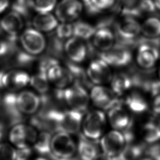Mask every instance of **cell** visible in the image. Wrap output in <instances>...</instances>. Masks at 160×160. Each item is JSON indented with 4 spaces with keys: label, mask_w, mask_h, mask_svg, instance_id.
Returning <instances> with one entry per match:
<instances>
[{
    "label": "cell",
    "mask_w": 160,
    "mask_h": 160,
    "mask_svg": "<svg viewBox=\"0 0 160 160\" xmlns=\"http://www.w3.org/2000/svg\"><path fill=\"white\" fill-rule=\"evenodd\" d=\"M16 97L15 94L9 92L0 100V128L2 130L13 127L23 120V113L18 108Z\"/></svg>",
    "instance_id": "6da1fadb"
},
{
    "label": "cell",
    "mask_w": 160,
    "mask_h": 160,
    "mask_svg": "<svg viewBox=\"0 0 160 160\" xmlns=\"http://www.w3.org/2000/svg\"><path fill=\"white\" fill-rule=\"evenodd\" d=\"M160 43L159 38L141 40L136 56V61L141 67L148 69L154 67L160 56L157 48Z\"/></svg>",
    "instance_id": "7a4b0ae2"
},
{
    "label": "cell",
    "mask_w": 160,
    "mask_h": 160,
    "mask_svg": "<svg viewBox=\"0 0 160 160\" xmlns=\"http://www.w3.org/2000/svg\"><path fill=\"white\" fill-rule=\"evenodd\" d=\"M76 146L69 134L56 132L51 140V152L53 158L69 159L75 155Z\"/></svg>",
    "instance_id": "3957f363"
},
{
    "label": "cell",
    "mask_w": 160,
    "mask_h": 160,
    "mask_svg": "<svg viewBox=\"0 0 160 160\" xmlns=\"http://www.w3.org/2000/svg\"><path fill=\"white\" fill-rule=\"evenodd\" d=\"M127 144L123 133L117 130L105 134L100 142L104 156L109 159H115Z\"/></svg>",
    "instance_id": "277c9868"
},
{
    "label": "cell",
    "mask_w": 160,
    "mask_h": 160,
    "mask_svg": "<svg viewBox=\"0 0 160 160\" xmlns=\"http://www.w3.org/2000/svg\"><path fill=\"white\" fill-rule=\"evenodd\" d=\"M64 102L72 109L84 112L88 108L89 97L84 87L75 82L73 86L63 90Z\"/></svg>",
    "instance_id": "5b68a950"
},
{
    "label": "cell",
    "mask_w": 160,
    "mask_h": 160,
    "mask_svg": "<svg viewBox=\"0 0 160 160\" xmlns=\"http://www.w3.org/2000/svg\"><path fill=\"white\" fill-rule=\"evenodd\" d=\"M106 126V117L100 110L89 112L82 123L83 134L91 140H96L101 137Z\"/></svg>",
    "instance_id": "8992f818"
},
{
    "label": "cell",
    "mask_w": 160,
    "mask_h": 160,
    "mask_svg": "<svg viewBox=\"0 0 160 160\" xmlns=\"http://www.w3.org/2000/svg\"><path fill=\"white\" fill-rule=\"evenodd\" d=\"M115 30L122 42L120 44L130 46L141 33V25L135 17L124 16L115 25Z\"/></svg>",
    "instance_id": "52a82bcc"
},
{
    "label": "cell",
    "mask_w": 160,
    "mask_h": 160,
    "mask_svg": "<svg viewBox=\"0 0 160 160\" xmlns=\"http://www.w3.org/2000/svg\"><path fill=\"white\" fill-rule=\"evenodd\" d=\"M37 136L34 127L20 123L12 127L9 138L18 149H21L34 145Z\"/></svg>",
    "instance_id": "ba28073f"
},
{
    "label": "cell",
    "mask_w": 160,
    "mask_h": 160,
    "mask_svg": "<svg viewBox=\"0 0 160 160\" xmlns=\"http://www.w3.org/2000/svg\"><path fill=\"white\" fill-rule=\"evenodd\" d=\"M20 43L24 50L33 56L41 54L46 47L45 38L36 28L24 31L20 36Z\"/></svg>",
    "instance_id": "9c48e42d"
},
{
    "label": "cell",
    "mask_w": 160,
    "mask_h": 160,
    "mask_svg": "<svg viewBox=\"0 0 160 160\" xmlns=\"http://www.w3.org/2000/svg\"><path fill=\"white\" fill-rule=\"evenodd\" d=\"M100 58L109 65L114 67H125L130 64L132 60V54L127 47L118 44L113 48L99 54Z\"/></svg>",
    "instance_id": "30bf717a"
},
{
    "label": "cell",
    "mask_w": 160,
    "mask_h": 160,
    "mask_svg": "<svg viewBox=\"0 0 160 160\" xmlns=\"http://www.w3.org/2000/svg\"><path fill=\"white\" fill-rule=\"evenodd\" d=\"M82 112L71 109L61 111L58 118V132H64L69 134H76L82 125Z\"/></svg>",
    "instance_id": "8fae6325"
},
{
    "label": "cell",
    "mask_w": 160,
    "mask_h": 160,
    "mask_svg": "<svg viewBox=\"0 0 160 160\" xmlns=\"http://www.w3.org/2000/svg\"><path fill=\"white\" fill-rule=\"evenodd\" d=\"M83 7L80 0H61L56 6V18L61 22H71L80 17Z\"/></svg>",
    "instance_id": "7c38bea8"
},
{
    "label": "cell",
    "mask_w": 160,
    "mask_h": 160,
    "mask_svg": "<svg viewBox=\"0 0 160 160\" xmlns=\"http://www.w3.org/2000/svg\"><path fill=\"white\" fill-rule=\"evenodd\" d=\"M116 95L112 90L100 85L93 87L91 90V98L94 104L105 110L121 105Z\"/></svg>",
    "instance_id": "4fadbf2b"
},
{
    "label": "cell",
    "mask_w": 160,
    "mask_h": 160,
    "mask_svg": "<svg viewBox=\"0 0 160 160\" xmlns=\"http://www.w3.org/2000/svg\"><path fill=\"white\" fill-rule=\"evenodd\" d=\"M30 76L27 72L18 69L2 72V82L4 89L10 91L24 88L30 82Z\"/></svg>",
    "instance_id": "5bb4252c"
},
{
    "label": "cell",
    "mask_w": 160,
    "mask_h": 160,
    "mask_svg": "<svg viewBox=\"0 0 160 160\" xmlns=\"http://www.w3.org/2000/svg\"><path fill=\"white\" fill-rule=\"evenodd\" d=\"M87 73L89 80L97 85L109 82L113 77L109 65L101 58L91 62Z\"/></svg>",
    "instance_id": "9a60e30c"
},
{
    "label": "cell",
    "mask_w": 160,
    "mask_h": 160,
    "mask_svg": "<svg viewBox=\"0 0 160 160\" xmlns=\"http://www.w3.org/2000/svg\"><path fill=\"white\" fill-rule=\"evenodd\" d=\"M1 58L2 65L8 69L26 67L31 64L35 60L33 55L24 50L22 51L18 49L14 46Z\"/></svg>",
    "instance_id": "2e32d148"
},
{
    "label": "cell",
    "mask_w": 160,
    "mask_h": 160,
    "mask_svg": "<svg viewBox=\"0 0 160 160\" xmlns=\"http://www.w3.org/2000/svg\"><path fill=\"white\" fill-rule=\"evenodd\" d=\"M64 52L72 62L78 63L86 58L88 48L84 40L74 36L69 38L65 43Z\"/></svg>",
    "instance_id": "e0dca14e"
},
{
    "label": "cell",
    "mask_w": 160,
    "mask_h": 160,
    "mask_svg": "<svg viewBox=\"0 0 160 160\" xmlns=\"http://www.w3.org/2000/svg\"><path fill=\"white\" fill-rule=\"evenodd\" d=\"M18 108L23 114H33L41 106V98L30 91H22L16 97Z\"/></svg>",
    "instance_id": "ac0fdd59"
},
{
    "label": "cell",
    "mask_w": 160,
    "mask_h": 160,
    "mask_svg": "<svg viewBox=\"0 0 160 160\" xmlns=\"http://www.w3.org/2000/svg\"><path fill=\"white\" fill-rule=\"evenodd\" d=\"M47 74L50 82L58 89H65L74 80L73 77L67 67L64 68L59 63L50 68Z\"/></svg>",
    "instance_id": "d6986e66"
},
{
    "label": "cell",
    "mask_w": 160,
    "mask_h": 160,
    "mask_svg": "<svg viewBox=\"0 0 160 160\" xmlns=\"http://www.w3.org/2000/svg\"><path fill=\"white\" fill-rule=\"evenodd\" d=\"M109 120L116 130L124 131L132 128L133 121L128 112L121 105L114 107L109 110Z\"/></svg>",
    "instance_id": "ffe728a7"
},
{
    "label": "cell",
    "mask_w": 160,
    "mask_h": 160,
    "mask_svg": "<svg viewBox=\"0 0 160 160\" xmlns=\"http://www.w3.org/2000/svg\"><path fill=\"white\" fill-rule=\"evenodd\" d=\"M92 38L94 47L102 52L109 50L115 46V35L107 26L98 27Z\"/></svg>",
    "instance_id": "44dd1931"
},
{
    "label": "cell",
    "mask_w": 160,
    "mask_h": 160,
    "mask_svg": "<svg viewBox=\"0 0 160 160\" xmlns=\"http://www.w3.org/2000/svg\"><path fill=\"white\" fill-rule=\"evenodd\" d=\"M0 25L3 30L7 35L14 38L23 28L24 21L19 13L13 11L2 18Z\"/></svg>",
    "instance_id": "7402d4cb"
},
{
    "label": "cell",
    "mask_w": 160,
    "mask_h": 160,
    "mask_svg": "<svg viewBox=\"0 0 160 160\" xmlns=\"http://www.w3.org/2000/svg\"><path fill=\"white\" fill-rule=\"evenodd\" d=\"M77 150L79 156L83 160H95L99 156L98 145L84 135L80 136Z\"/></svg>",
    "instance_id": "603a6c76"
},
{
    "label": "cell",
    "mask_w": 160,
    "mask_h": 160,
    "mask_svg": "<svg viewBox=\"0 0 160 160\" xmlns=\"http://www.w3.org/2000/svg\"><path fill=\"white\" fill-rule=\"evenodd\" d=\"M33 25L40 32H51L58 25L57 18L50 12L39 13L34 17Z\"/></svg>",
    "instance_id": "cb8c5ba5"
},
{
    "label": "cell",
    "mask_w": 160,
    "mask_h": 160,
    "mask_svg": "<svg viewBox=\"0 0 160 160\" xmlns=\"http://www.w3.org/2000/svg\"><path fill=\"white\" fill-rule=\"evenodd\" d=\"M111 86L116 95H121L133 87L131 76L124 73L116 74L111 80Z\"/></svg>",
    "instance_id": "d4e9b609"
},
{
    "label": "cell",
    "mask_w": 160,
    "mask_h": 160,
    "mask_svg": "<svg viewBox=\"0 0 160 160\" xmlns=\"http://www.w3.org/2000/svg\"><path fill=\"white\" fill-rule=\"evenodd\" d=\"M141 33L147 38L155 39L160 38V18L152 16L146 19L141 25Z\"/></svg>",
    "instance_id": "484cf974"
},
{
    "label": "cell",
    "mask_w": 160,
    "mask_h": 160,
    "mask_svg": "<svg viewBox=\"0 0 160 160\" xmlns=\"http://www.w3.org/2000/svg\"><path fill=\"white\" fill-rule=\"evenodd\" d=\"M125 103L130 110L136 114H141L148 109L145 98L138 92H133L128 96Z\"/></svg>",
    "instance_id": "4316f807"
},
{
    "label": "cell",
    "mask_w": 160,
    "mask_h": 160,
    "mask_svg": "<svg viewBox=\"0 0 160 160\" xmlns=\"http://www.w3.org/2000/svg\"><path fill=\"white\" fill-rule=\"evenodd\" d=\"M51 133L47 131H42L38 136L34 144L35 151L41 156H51ZM53 158V157H52Z\"/></svg>",
    "instance_id": "83f0119b"
},
{
    "label": "cell",
    "mask_w": 160,
    "mask_h": 160,
    "mask_svg": "<svg viewBox=\"0 0 160 160\" xmlns=\"http://www.w3.org/2000/svg\"><path fill=\"white\" fill-rule=\"evenodd\" d=\"M87 10L91 14H95L112 8L116 0H82Z\"/></svg>",
    "instance_id": "f1b7e54d"
},
{
    "label": "cell",
    "mask_w": 160,
    "mask_h": 160,
    "mask_svg": "<svg viewBox=\"0 0 160 160\" xmlns=\"http://www.w3.org/2000/svg\"><path fill=\"white\" fill-rule=\"evenodd\" d=\"M143 144H133L132 143L126 145L122 152L115 158L118 160H135L143 156L145 152Z\"/></svg>",
    "instance_id": "f546056e"
},
{
    "label": "cell",
    "mask_w": 160,
    "mask_h": 160,
    "mask_svg": "<svg viewBox=\"0 0 160 160\" xmlns=\"http://www.w3.org/2000/svg\"><path fill=\"white\" fill-rule=\"evenodd\" d=\"M29 83L35 90L42 95L47 93L50 89V81L47 74L40 71L30 77Z\"/></svg>",
    "instance_id": "4dcf8cb0"
},
{
    "label": "cell",
    "mask_w": 160,
    "mask_h": 160,
    "mask_svg": "<svg viewBox=\"0 0 160 160\" xmlns=\"http://www.w3.org/2000/svg\"><path fill=\"white\" fill-rule=\"evenodd\" d=\"M73 35L84 41L92 38L97 28L89 23L78 22L72 25Z\"/></svg>",
    "instance_id": "1f68e13d"
},
{
    "label": "cell",
    "mask_w": 160,
    "mask_h": 160,
    "mask_svg": "<svg viewBox=\"0 0 160 160\" xmlns=\"http://www.w3.org/2000/svg\"><path fill=\"white\" fill-rule=\"evenodd\" d=\"M143 134L147 143H158L160 141V125L152 122H148L144 126Z\"/></svg>",
    "instance_id": "d6a6232c"
},
{
    "label": "cell",
    "mask_w": 160,
    "mask_h": 160,
    "mask_svg": "<svg viewBox=\"0 0 160 160\" xmlns=\"http://www.w3.org/2000/svg\"><path fill=\"white\" fill-rule=\"evenodd\" d=\"M67 68L71 72L74 79L76 80V82L82 85L83 87H89L90 85L89 79L87 73L82 67L76 64V63L71 62L67 64Z\"/></svg>",
    "instance_id": "836d02e7"
},
{
    "label": "cell",
    "mask_w": 160,
    "mask_h": 160,
    "mask_svg": "<svg viewBox=\"0 0 160 160\" xmlns=\"http://www.w3.org/2000/svg\"><path fill=\"white\" fill-rule=\"evenodd\" d=\"M56 0H30V4L38 13L50 12L56 6Z\"/></svg>",
    "instance_id": "e575fe53"
},
{
    "label": "cell",
    "mask_w": 160,
    "mask_h": 160,
    "mask_svg": "<svg viewBox=\"0 0 160 160\" xmlns=\"http://www.w3.org/2000/svg\"><path fill=\"white\" fill-rule=\"evenodd\" d=\"M17 150L7 143L0 144V160H16Z\"/></svg>",
    "instance_id": "d590c367"
},
{
    "label": "cell",
    "mask_w": 160,
    "mask_h": 160,
    "mask_svg": "<svg viewBox=\"0 0 160 160\" xmlns=\"http://www.w3.org/2000/svg\"><path fill=\"white\" fill-rule=\"evenodd\" d=\"M56 28L57 37L60 39L69 38L73 35V26L70 22H62Z\"/></svg>",
    "instance_id": "8d00e7d4"
},
{
    "label": "cell",
    "mask_w": 160,
    "mask_h": 160,
    "mask_svg": "<svg viewBox=\"0 0 160 160\" xmlns=\"http://www.w3.org/2000/svg\"><path fill=\"white\" fill-rule=\"evenodd\" d=\"M145 149V154L146 156L151 159L160 160V144L154 143Z\"/></svg>",
    "instance_id": "74e56055"
},
{
    "label": "cell",
    "mask_w": 160,
    "mask_h": 160,
    "mask_svg": "<svg viewBox=\"0 0 160 160\" xmlns=\"http://www.w3.org/2000/svg\"><path fill=\"white\" fill-rule=\"evenodd\" d=\"M31 149L30 147L18 149L17 150V158L16 160H26L31 156Z\"/></svg>",
    "instance_id": "f35d334b"
},
{
    "label": "cell",
    "mask_w": 160,
    "mask_h": 160,
    "mask_svg": "<svg viewBox=\"0 0 160 160\" xmlns=\"http://www.w3.org/2000/svg\"><path fill=\"white\" fill-rule=\"evenodd\" d=\"M152 108L154 112L158 115H160V93L155 96Z\"/></svg>",
    "instance_id": "ab89813d"
},
{
    "label": "cell",
    "mask_w": 160,
    "mask_h": 160,
    "mask_svg": "<svg viewBox=\"0 0 160 160\" xmlns=\"http://www.w3.org/2000/svg\"><path fill=\"white\" fill-rule=\"evenodd\" d=\"M9 4V0H0V13L3 12Z\"/></svg>",
    "instance_id": "60d3db41"
},
{
    "label": "cell",
    "mask_w": 160,
    "mask_h": 160,
    "mask_svg": "<svg viewBox=\"0 0 160 160\" xmlns=\"http://www.w3.org/2000/svg\"><path fill=\"white\" fill-rule=\"evenodd\" d=\"M156 9L160 11V0H153Z\"/></svg>",
    "instance_id": "b9f144b4"
},
{
    "label": "cell",
    "mask_w": 160,
    "mask_h": 160,
    "mask_svg": "<svg viewBox=\"0 0 160 160\" xmlns=\"http://www.w3.org/2000/svg\"><path fill=\"white\" fill-rule=\"evenodd\" d=\"M2 130L0 128V138L2 137Z\"/></svg>",
    "instance_id": "7bdbcfd3"
},
{
    "label": "cell",
    "mask_w": 160,
    "mask_h": 160,
    "mask_svg": "<svg viewBox=\"0 0 160 160\" xmlns=\"http://www.w3.org/2000/svg\"><path fill=\"white\" fill-rule=\"evenodd\" d=\"M159 77H160V71H159Z\"/></svg>",
    "instance_id": "ee69618b"
}]
</instances>
